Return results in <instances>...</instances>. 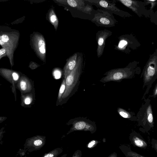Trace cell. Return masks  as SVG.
I'll return each mask as SVG.
<instances>
[{
	"label": "cell",
	"instance_id": "obj_1",
	"mask_svg": "<svg viewBox=\"0 0 157 157\" xmlns=\"http://www.w3.org/2000/svg\"><path fill=\"white\" fill-rule=\"evenodd\" d=\"M83 60L82 54L79 53L76 65L65 79V89L62 99L67 98L70 94L77 83L79 78Z\"/></svg>",
	"mask_w": 157,
	"mask_h": 157
},
{
	"label": "cell",
	"instance_id": "obj_2",
	"mask_svg": "<svg viewBox=\"0 0 157 157\" xmlns=\"http://www.w3.org/2000/svg\"><path fill=\"white\" fill-rule=\"evenodd\" d=\"M98 26L111 27L118 22L113 14L100 8L95 10L94 16L90 20Z\"/></svg>",
	"mask_w": 157,
	"mask_h": 157
},
{
	"label": "cell",
	"instance_id": "obj_3",
	"mask_svg": "<svg viewBox=\"0 0 157 157\" xmlns=\"http://www.w3.org/2000/svg\"><path fill=\"white\" fill-rule=\"evenodd\" d=\"M87 1L94 5L99 8L120 16L124 15V12L118 8L114 2L109 1L98 0H86Z\"/></svg>",
	"mask_w": 157,
	"mask_h": 157
},
{
	"label": "cell",
	"instance_id": "obj_4",
	"mask_svg": "<svg viewBox=\"0 0 157 157\" xmlns=\"http://www.w3.org/2000/svg\"><path fill=\"white\" fill-rule=\"evenodd\" d=\"M46 137L37 135L26 139L24 145V149L29 152L40 149L45 145Z\"/></svg>",
	"mask_w": 157,
	"mask_h": 157
},
{
	"label": "cell",
	"instance_id": "obj_5",
	"mask_svg": "<svg viewBox=\"0 0 157 157\" xmlns=\"http://www.w3.org/2000/svg\"><path fill=\"white\" fill-rule=\"evenodd\" d=\"M128 70L126 68L113 69L109 71L103 79L104 82L110 81H117L127 78L130 76Z\"/></svg>",
	"mask_w": 157,
	"mask_h": 157
},
{
	"label": "cell",
	"instance_id": "obj_6",
	"mask_svg": "<svg viewBox=\"0 0 157 157\" xmlns=\"http://www.w3.org/2000/svg\"><path fill=\"white\" fill-rule=\"evenodd\" d=\"M112 32L106 29L100 30L96 33V40L97 41V56L100 57L104 52L105 41L107 38L111 35Z\"/></svg>",
	"mask_w": 157,
	"mask_h": 157
},
{
	"label": "cell",
	"instance_id": "obj_7",
	"mask_svg": "<svg viewBox=\"0 0 157 157\" xmlns=\"http://www.w3.org/2000/svg\"><path fill=\"white\" fill-rule=\"evenodd\" d=\"M94 129V127L91 124L86 122L80 121H76L73 124L70 132L69 133L76 130L91 131Z\"/></svg>",
	"mask_w": 157,
	"mask_h": 157
},
{
	"label": "cell",
	"instance_id": "obj_8",
	"mask_svg": "<svg viewBox=\"0 0 157 157\" xmlns=\"http://www.w3.org/2000/svg\"><path fill=\"white\" fill-rule=\"evenodd\" d=\"M78 54V52L74 54L68 61L64 71L63 76L64 79H66L67 76L75 68L76 65Z\"/></svg>",
	"mask_w": 157,
	"mask_h": 157
},
{
	"label": "cell",
	"instance_id": "obj_9",
	"mask_svg": "<svg viewBox=\"0 0 157 157\" xmlns=\"http://www.w3.org/2000/svg\"><path fill=\"white\" fill-rule=\"evenodd\" d=\"M63 151L60 147H57L52 151L44 154L41 157H57Z\"/></svg>",
	"mask_w": 157,
	"mask_h": 157
},
{
	"label": "cell",
	"instance_id": "obj_10",
	"mask_svg": "<svg viewBox=\"0 0 157 157\" xmlns=\"http://www.w3.org/2000/svg\"><path fill=\"white\" fill-rule=\"evenodd\" d=\"M146 114V118L147 122L149 124H152L153 122V117L151 106L150 105H149L147 108Z\"/></svg>",
	"mask_w": 157,
	"mask_h": 157
},
{
	"label": "cell",
	"instance_id": "obj_11",
	"mask_svg": "<svg viewBox=\"0 0 157 157\" xmlns=\"http://www.w3.org/2000/svg\"><path fill=\"white\" fill-rule=\"evenodd\" d=\"M132 140L134 144L138 147H145L147 146L145 142L136 136L133 137Z\"/></svg>",
	"mask_w": 157,
	"mask_h": 157
},
{
	"label": "cell",
	"instance_id": "obj_12",
	"mask_svg": "<svg viewBox=\"0 0 157 157\" xmlns=\"http://www.w3.org/2000/svg\"><path fill=\"white\" fill-rule=\"evenodd\" d=\"M65 89V79L64 78L61 84L58 94V99L59 102H60L62 100V98L64 93Z\"/></svg>",
	"mask_w": 157,
	"mask_h": 157
},
{
	"label": "cell",
	"instance_id": "obj_13",
	"mask_svg": "<svg viewBox=\"0 0 157 157\" xmlns=\"http://www.w3.org/2000/svg\"><path fill=\"white\" fill-rule=\"evenodd\" d=\"M117 111L119 114L124 118H129L131 117V115L129 113L122 109L118 108Z\"/></svg>",
	"mask_w": 157,
	"mask_h": 157
},
{
	"label": "cell",
	"instance_id": "obj_14",
	"mask_svg": "<svg viewBox=\"0 0 157 157\" xmlns=\"http://www.w3.org/2000/svg\"><path fill=\"white\" fill-rule=\"evenodd\" d=\"M39 50L40 53L44 54L45 52L44 42L43 40H40L38 42Z\"/></svg>",
	"mask_w": 157,
	"mask_h": 157
},
{
	"label": "cell",
	"instance_id": "obj_15",
	"mask_svg": "<svg viewBox=\"0 0 157 157\" xmlns=\"http://www.w3.org/2000/svg\"><path fill=\"white\" fill-rule=\"evenodd\" d=\"M9 40V38L7 35L4 34L0 37V44L2 45L5 42H7Z\"/></svg>",
	"mask_w": 157,
	"mask_h": 157
},
{
	"label": "cell",
	"instance_id": "obj_16",
	"mask_svg": "<svg viewBox=\"0 0 157 157\" xmlns=\"http://www.w3.org/2000/svg\"><path fill=\"white\" fill-rule=\"evenodd\" d=\"M20 86L22 90L23 91L26 90L27 87L26 82L24 80H21L20 82Z\"/></svg>",
	"mask_w": 157,
	"mask_h": 157
},
{
	"label": "cell",
	"instance_id": "obj_17",
	"mask_svg": "<svg viewBox=\"0 0 157 157\" xmlns=\"http://www.w3.org/2000/svg\"><path fill=\"white\" fill-rule=\"evenodd\" d=\"M127 44V42L126 41L124 40H121L119 42L118 46L117 48L118 47L119 49H122Z\"/></svg>",
	"mask_w": 157,
	"mask_h": 157
},
{
	"label": "cell",
	"instance_id": "obj_18",
	"mask_svg": "<svg viewBox=\"0 0 157 157\" xmlns=\"http://www.w3.org/2000/svg\"><path fill=\"white\" fill-rule=\"evenodd\" d=\"M54 76L56 79H59L61 77V73L58 70H56L54 72Z\"/></svg>",
	"mask_w": 157,
	"mask_h": 157
},
{
	"label": "cell",
	"instance_id": "obj_19",
	"mask_svg": "<svg viewBox=\"0 0 157 157\" xmlns=\"http://www.w3.org/2000/svg\"><path fill=\"white\" fill-rule=\"evenodd\" d=\"M128 154L132 157H144L134 152H130L128 153Z\"/></svg>",
	"mask_w": 157,
	"mask_h": 157
},
{
	"label": "cell",
	"instance_id": "obj_20",
	"mask_svg": "<svg viewBox=\"0 0 157 157\" xmlns=\"http://www.w3.org/2000/svg\"><path fill=\"white\" fill-rule=\"evenodd\" d=\"M97 142V141L94 140L91 141L88 144L87 147L89 148H92L96 144Z\"/></svg>",
	"mask_w": 157,
	"mask_h": 157
},
{
	"label": "cell",
	"instance_id": "obj_21",
	"mask_svg": "<svg viewBox=\"0 0 157 157\" xmlns=\"http://www.w3.org/2000/svg\"><path fill=\"white\" fill-rule=\"evenodd\" d=\"M81 152L79 150H78L75 152L72 157H81Z\"/></svg>",
	"mask_w": 157,
	"mask_h": 157
},
{
	"label": "cell",
	"instance_id": "obj_22",
	"mask_svg": "<svg viewBox=\"0 0 157 157\" xmlns=\"http://www.w3.org/2000/svg\"><path fill=\"white\" fill-rule=\"evenodd\" d=\"M12 76L13 80L15 81H17L18 79V74L15 72L13 73L12 74Z\"/></svg>",
	"mask_w": 157,
	"mask_h": 157
},
{
	"label": "cell",
	"instance_id": "obj_23",
	"mask_svg": "<svg viewBox=\"0 0 157 157\" xmlns=\"http://www.w3.org/2000/svg\"><path fill=\"white\" fill-rule=\"evenodd\" d=\"M31 102L30 99L29 98H26L25 100V104L29 105Z\"/></svg>",
	"mask_w": 157,
	"mask_h": 157
},
{
	"label": "cell",
	"instance_id": "obj_24",
	"mask_svg": "<svg viewBox=\"0 0 157 157\" xmlns=\"http://www.w3.org/2000/svg\"><path fill=\"white\" fill-rule=\"evenodd\" d=\"M51 20L52 22H54L56 20V16L55 15H52L51 17Z\"/></svg>",
	"mask_w": 157,
	"mask_h": 157
},
{
	"label": "cell",
	"instance_id": "obj_25",
	"mask_svg": "<svg viewBox=\"0 0 157 157\" xmlns=\"http://www.w3.org/2000/svg\"><path fill=\"white\" fill-rule=\"evenodd\" d=\"M153 95L154 97L157 95V85L154 90Z\"/></svg>",
	"mask_w": 157,
	"mask_h": 157
},
{
	"label": "cell",
	"instance_id": "obj_26",
	"mask_svg": "<svg viewBox=\"0 0 157 157\" xmlns=\"http://www.w3.org/2000/svg\"><path fill=\"white\" fill-rule=\"evenodd\" d=\"M6 50L4 48H2L0 50V56H1L5 53Z\"/></svg>",
	"mask_w": 157,
	"mask_h": 157
},
{
	"label": "cell",
	"instance_id": "obj_27",
	"mask_svg": "<svg viewBox=\"0 0 157 157\" xmlns=\"http://www.w3.org/2000/svg\"><path fill=\"white\" fill-rule=\"evenodd\" d=\"M154 147L155 149L157 152V143H155L154 144Z\"/></svg>",
	"mask_w": 157,
	"mask_h": 157
},
{
	"label": "cell",
	"instance_id": "obj_28",
	"mask_svg": "<svg viewBox=\"0 0 157 157\" xmlns=\"http://www.w3.org/2000/svg\"><path fill=\"white\" fill-rule=\"evenodd\" d=\"M67 155V154H64L62 156H61L60 157H66Z\"/></svg>",
	"mask_w": 157,
	"mask_h": 157
}]
</instances>
